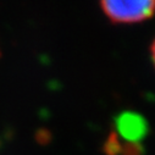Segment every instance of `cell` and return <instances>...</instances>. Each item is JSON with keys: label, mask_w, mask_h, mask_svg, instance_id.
<instances>
[{"label": "cell", "mask_w": 155, "mask_h": 155, "mask_svg": "<svg viewBox=\"0 0 155 155\" xmlns=\"http://www.w3.org/2000/svg\"><path fill=\"white\" fill-rule=\"evenodd\" d=\"M105 15L117 23L140 22L155 12V0H100Z\"/></svg>", "instance_id": "6da1fadb"}, {"label": "cell", "mask_w": 155, "mask_h": 155, "mask_svg": "<svg viewBox=\"0 0 155 155\" xmlns=\"http://www.w3.org/2000/svg\"><path fill=\"white\" fill-rule=\"evenodd\" d=\"M116 125L119 132L130 140L139 138L144 132V122L140 116L136 114H121L116 121Z\"/></svg>", "instance_id": "7a4b0ae2"}, {"label": "cell", "mask_w": 155, "mask_h": 155, "mask_svg": "<svg viewBox=\"0 0 155 155\" xmlns=\"http://www.w3.org/2000/svg\"><path fill=\"white\" fill-rule=\"evenodd\" d=\"M151 59H153V62L155 65V41H154V43L151 45Z\"/></svg>", "instance_id": "3957f363"}]
</instances>
